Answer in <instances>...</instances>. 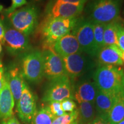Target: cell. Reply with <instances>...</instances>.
<instances>
[{
    "mask_svg": "<svg viewBox=\"0 0 124 124\" xmlns=\"http://www.w3.org/2000/svg\"><path fill=\"white\" fill-rule=\"evenodd\" d=\"M78 18H63L46 17L39 26L44 49L52 48L60 38L70 33Z\"/></svg>",
    "mask_w": 124,
    "mask_h": 124,
    "instance_id": "cell-1",
    "label": "cell"
},
{
    "mask_svg": "<svg viewBox=\"0 0 124 124\" xmlns=\"http://www.w3.org/2000/svg\"><path fill=\"white\" fill-rule=\"evenodd\" d=\"M124 74L120 66H100L93 74V80L100 90L116 95L124 89Z\"/></svg>",
    "mask_w": 124,
    "mask_h": 124,
    "instance_id": "cell-2",
    "label": "cell"
},
{
    "mask_svg": "<svg viewBox=\"0 0 124 124\" xmlns=\"http://www.w3.org/2000/svg\"><path fill=\"white\" fill-rule=\"evenodd\" d=\"M121 0H90L86 8L88 20L93 24H108L118 18Z\"/></svg>",
    "mask_w": 124,
    "mask_h": 124,
    "instance_id": "cell-3",
    "label": "cell"
},
{
    "mask_svg": "<svg viewBox=\"0 0 124 124\" xmlns=\"http://www.w3.org/2000/svg\"><path fill=\"white\" fill-rule=\"evenodd\" d=\"M13 28L28 36L38 25V11L33 5L26 6L8 15Z\"/></svg>",
    "mask_w": 124,
    "mask_h": 124,
    "instance_id": "cell-4",
    "label": "cell"
},
{
    "mask_svg": "<svg viewBox=\"0 0 124 124\" xmlns=\"http://www.w3.org/2000/svg\"><path fill=\"white\" fill-rule=\"evenodd\" d=\"M21 71L24 78L33 83H39L44 76L42 52L32 51L25 53L21 60Z\"/></svg>",
    "mask_w": 124,
    "mask_h": 124,
    "instance_id": "cell-5",
    "label": "cell"
},
{
    "mask_svg": "<svg viewBox=\"0 0 124 124\" xmlns=\"http://www.w3.org/2000/svg\"><path fill=\"white\" fill-rule=\"evenodd\" d=\"M66 99L74 100V87L66 75L51 80L42 100L46 102H60Z\"/></svg>",
    "mask_w": 124,
    "mask_h": 124,
    "instance_id": "cell-6",
    "label": "cell"
},
{
    "mask_svg": "<svg viewBox=\"0 0 124 124\" xmlns=\"http://www.w3.org/2000/svg\"><path fill=\"white\" fill-rule=\"evenodd\" d=\"M87 55L80 52L61 57L66 75L70 79H76L94 67V62Z\"/></svg>",
    "mask_w": 124,
    "mask_h": 124,
    "instance_id": "cell-7",
    "label": "cell"
},
{
    "mask_svg": "<svg viewBox=\"0 0 124 124\" xmlns=\"http://www.w3.org/2000/svg\"><path fill=\"white\" fill-rule=\"evenodd\" d=\"M80 45L82 51L91 57L95 56L94 50V24L86 18H78L71 31Z\"/></svg>",
    "mask_w": 124,
    "mask_h": 124,
    "instance_id": "cell-8",
    "label": "cell"
},
{
    "mask_svg": "<svg viewBox=\"0 0 124 124\" xmlns=\"http://www.w3.org/2000/svg\"><path fill=\"white\" fill-rule=\"evenodd\" d=\"M85 5L50 0L46 7V17L50 18H77L84 9Z\"/></svg>",
    "mask_w": 124,
    "mask_h": 124,
    "instance_id": "cell-9",
    "label": "cell"
},
{
    "mask_svg": "<svg viewBox=\"0 0 124 124\" xmlns=\"http://www.w3.org/2000/svg\"><path fill=\"white\" fill-rule=\"evenodd\" d=\"M17 105L18 117L25 124L32 122L37 112L36 99L33 93L25 82L21 97Z\"/></svg>",
    "mask_w": 124,
    "mask_h": 124,
    "instance_id": "cell-10",
    "label": "cell"
},
{
    "mask_svg": "<svg viewBox=\"0 0 124 124\" xmlns=\"http://www.w3.org/2000/svg\"><path fill=\"white\" fill-rule=\"evenodd\" d=\"M44 64V76L49 80L66 75L63 60L52 48L42 52Z\"/></svg>",
    "mask_w": 124,
    "mask_h": 124,
    "instance_id": "cell-11",
    "label": "cell"
},
{
    "mask_svg": "<svg viewBox=\"0 0 124 124\" xmlns=\"http://www.w3.org/2000/svg\"><path fill=\"white\" fill-rule=\"evenodd\" d=\"M4 45L9 53L13 55L25 53L30 47L27 36L14 28L5 29Z\"/></svg>",
    "mask_w": 124,
    "mask_h": 124,
    "instance_id": "cell-12",
    "label": "cell"
},
{
    "mask_svg": "<svg viewBox=\"0 0 124 124\" xmlns=\"http://www.w3.org/2000/svg\"><path fill=\"white\" fill-rule=\"evenodd\" d=\"M52 48L60 57L83 52L77 38L71 32L56 41Z\"/></svg>",
    "mask_w": 124,
    "mask_h": 124,
    "instance_id": "cell-13",
    "label": "cell"
},
{
    "mask_svg": "<svg viewBox=\"0 0 124 124\" xmlns=\"http://www.w3.org/2000/svg\"><path fill=\"white\" fill-rule=\"evenodd\" d=\"M98 89L94 80H81L74 87V100L77 101L78 103L82 101L94 103Z\"/></svg>",
    "mask_w": 124,
    "mask_h": 124,
    "instance_id": "cell-14",
    "label": "cell"
},
{
    "mask_svg": "<svg viewBox=\"0 0 124 124\" xmlns=\"http://www.w3.org/2000/svg\"><path fill=\"white\" fill-rule=\"evenodd\" d=\"M5 78L15 103H17L21 97L25 82L21 70L16 66L12 67L5 72Z\"/></svg>",
    "mask_w": 124,
    "mask_h": 124,
    "instance_id": "cell-15",
    "label": "cell"
},
{
    "mask_svg": "<svg viewBox=\"0 0 124 124\" xmlns=\"http://www.w3.org/2000/svg\"><path fill=\"white\" fill-rule=\"evenodd\" d=\"M116 95L108 94L98 89L94 105L97 116L108 120V115L115 100Z\"/></svg>",
    "mask_w": 124,
    "mask_h": 124,
    "instance_id": "cell-16",
    "label": "cell"
},
{
    "mask_svg": "<svg viewBox=\"0 0 124 124\" xmlns=\"http://www.w3.org/2000/svg\"><path fill=\"white\" fill-rule=\"evenodd\" d=\"M15 104L13 95L6 79L0 92V119L5 120L13 116Z\"/></svg>",
    "mask_w": 124,
    "mask_h": 124,
    "instance_id": "cell-17",
    "label": "cell"
},
{
    "mask_svg": "<svg viewBox=\"0 0 124 124\" xmlns=\"http://www.w3.org/2000/svg\"><path fill=\"white\" fill-rule=\"evenodd\" d=\"M98 61L101 66L111 65L121 66L124 63L116 49V46H105L97 55Z\"/></svg>",
    "mask_w": 124,
    "mask_h": 124,
    "instance_id": "cell-18",
    "label": "cell"
},
{
    "mask_svg": "<svg viewBox=\"0 0 124 124\" xmlns=\"http://www.w3.org/2000/svg\"><path fill=\"white\" fill-rule=\"evenodd\" d=\"M124 119V89L116 94L108 117L110 124H117Z\"/></svg>",
    "mask_w": 124,
    "mask_h": 124,
    "instance_id": "cell-19",
    "label": "cell"
},
{
    "mask_svg": "<svg viewBox=\"0 0 124 124\" xmlns=\"http://www.w3.org/2000/svg\"><path fill=\"white\" fill-rule=\"evenodd\" d=\"M78 103V124H91L97 117L94 103L82 101Z\"/></svg>",
    "mask_w": 124,
    "mask_h": 124,
    "instance_id": "cell-20",
    "label": "cell"
},
{
    "mask_svg": "<svg viewBox=\"0 0 124 124\" xmlns=\"http://www.w3.org/2000/svg\"><path fill=\"white\" fill-rule=\"evenodd\" d=\"M120 24L117 20L105 24L103 34L105 46H117V32Z\"/></svg>",
    "mask_w": 124,
    "mask_h": 124,
    "instance_id": "cell-21",
    "label": "cell"
},
{
    "mask_svg": "<svg viewBox=\"0 0 124 124\" xmlns=\"http://www.w3.org/2000/svg\"><path fill=\"white\" fill-rule=\"evenodd\" d=\"M55 117L49 110L48 106L42 107L37 111L31 123L32 124H52Z\"/></svg>",
    "mask_w": 124,
    "mask_h": 124,
    "instance_id": "cell-22",
    "label": "cell"
},
{
    "mask_svg": "<svg viewBox=\"0 0 124 124\" xmlns=\"http://www.w3.org/2000/svg\"><path fill=\"white\" fill-rule=\"evenodd\" d=\"M106 24L94 23V50L95 56L102 48L104 47V29Z\"/></svg>",
    "mask_w": 124,
    "mask_h": 124,
    "instance_id": "cell-23",
    "label": "cell"
},
{
    "mask_svg": "<svg viewBox=\"0 0 124 124\" xmlns=\"http://www.w3.org/2000/svg\"><path fill=\"white\" fill-rule=\"evenodd\" d=\"M78 116L77 108L71 113H66L64 115L55 118L52 124H70L76 120Z\"/></svg>",
    "mask_w": 124,
    "mask_h": 124,
    "instance_id": "cell-24",
    "label": "cell"
},
{
    "mask_svg": "<svg viewBox=\"0 0 124 124\" xmlns=\"http://www.w3.org/2000/svg\"><path fill=\"white\" fill-rule=\"evenodd\" d=\"M51 113L55 116V118L62 116L66 113L62 109L60 102H51L48 105Z\"/></svg>",
    "mask_w": 124,
    "mask_h": 124,
    "instance_id": "cell-25",
    "label": "cell"
},
{
    "mask_svg": "<svg viewBox=\"0 0 124 124\" xmlns=\"http://www.w3.org/2000/svg\"><path fill=\"white\" fill-rule=\"evenodd\" d=\"M62 109L64 112L71 113L75 110L77 108V104L74 100L72 99H66L61 102Z\"/></svg>",
    "mask_w": 124,
    "mask_h": 124,
    "instance_id": "cell-26",
    "label": "cell"
},
{
    "mask_svg": "<svg viewBox=\"0 0 124 124\" xmlns=\"http://www.w3.org/2000/svg\"><path fill=\"white\" fill-rule=\"evenodd\" d=\"M27 4V0H12V4L10 7L5 9V13L9 15L16 10V9Z\"/></svg>",
    "mask_w": 124,
    "mask_h": 124,
    "instance_id": "cell-27",
    "label": "cell"
},
{
    "mask_svg": "<svg viewBox=\"0 0 124 124\" xmlns=\"http://www.w3.org/2000/svg\"><path fill=\"white\" fill-rule=\"evenodd\" d=\"M117 46L118 48L124 51V26L120 24L117 32Z\"/></svg>",
    "mask_w": 124,
    "mask_h": 124,
    "instance_id": "cell-28",
    "label": "cell"
},
{
    "mask_svg": "<svg viewBox=\"0 0 124 124\" xmlns=\"http://www.w3.org/2000/svg\"><path fill=\"white\" fill-rule=\"evenodd\" d=\"M5 80V72L4 71V68L2 62L0 60V92L4 87Z\"/></svg>",
    "mask_w": 124,
    "mask_h": 124,
    "instance_id": "cell-29",
    "label": "cell"
},
{
    "mask_svg": "<svg viewBox=\"0 0 124 124\" xmlns=\"http://www.w3.org/2000/svg\"><path fill=\"white\" fill-rule=\"evenodd\" d=\"M5 32V29L2 20L0 19V43L2 45L4 44Z\"/></svg>",
    "mask_w": 124,
    "mask_h": 124,
    "instance_id": "cell-30",
    "label": "cell"
},
{
    "mask_svg": "<svg viewBox=\"0 0 124 124\" xmlns=\"http://www.w3.org/2000/svg\"><path fill=\"white\" fill-rule=\"evenodd\" d=\"M91 124H110L108 120L97 116Z\"/></svg>",
    "mask_w": 124,
    "mask_h": 124,
    "instance_id": "cell-31",
    "label": "cell"
},
{
    "mask_svg": "<svg viewBox=\"0 0 124 124\" xmlns=\"http://www.w3.org/2000/svg\"><path fill=\"white\" fill-rule=\"evenodd\" d=\"M1 124H20L17 119L15 116H12L10 118L6 119L3 121Z\"/></svg>",
    "mask_w": 124,
    "mask_h": 124,
    "instance_id": "cell-32",
    "label": "cell"
},
{
    "mask_svg": "<svg viewBox=\"0 0 124 124\" xmlns=\"http://www.w3.org/2000/svg\"><path fill=\"white\" fill-rule=\"evenodd\" d=\"M60 1H63L65 2L71 3V4L85 5L89 0H60Z\"/></svg>",
    "mask_w": 124,
    "mask_h": 124,
    "instance_id": "cell-33",
    "label": "cell"
},
{
    "mask_svg": "<svg viewBox=\"0 0 124 124\" xmlns=\"http://www.w3.org/2000/svg\"><path fill=\"white\" fill-rule=\"evenodd\" d=\"M116 49L119 55H120L121 59L122 62H123L124 64V51L121 50L120 48H118V46H116Z\"/></svg>",
    "mask_w": 124,
    "mask_h": 124,
    "instance_id": "cell-34",
    "label": "cell"
},
{
    "mask_svg": "<svg viewBox=\"0 0 124 124\" xmlns=\"http://www.w3.org/2000/svg\"><path fill=\"white\" fill-rule=\"evenodd\" d=\"M70 124H78V120L77 119L76 120L74 121H73L72 122H71V123Z\"/></svg>",
    "mask_w": 124,
    "mask_h": 124,
    "instance_id": "cell-35",
    "label": "cell"
},
{
    "mask_svg": "<svg viewBox=\"0 0 124 124\" xmlns=\"http://www.w3.org/2000/svg\"><path fill=\"white\" fill-rule=\"evenodd\" d=\"M2 44L0 43V54H1V52H2Z\"/></svg>",
    "mask_w": 124,
    "mask_h": 124,
    "instance_id": "cell-36",
    "label": "cell"
},
{
    "mask_svg": "<svg viewBox=\"0 0 124 124\" xmlns=\"http://www.w3.org/2000/svg\"><path fill=\"white\" fill-rule=\"evenodd\" d=\"M30 1H32L33 2H39V1H41V0H30Z\"/></svg>",
    "mask_w": 124,
    "mask_h": 124,
    "instance_id": "cell-37",
    "label": "cell"
},
{
    "mask_svg": "<svg viewBox=\"0 0 124 124\" xmlns=\"http://www.w3.org/2000/svg\"><path fill=\"white\" fill-rule=\"evenodd\" d=\"M117 124H124V119L122 121H121L120 122H118Z\"/></svg>",
    "mask_w": 124,
    "mask_h": 124,
    "instance_id": "cell-38",
    "label": "cell"
},
{
    "mask_svg": "<svg viewBox=\"0 0 124 124\" xmlns=\"http://www.w3.org/2000/svg\"><path fill=\"white\" fill-rule=\"evenodd\" d=\"M3 9H4V8H3L2 5H1L0 4V12H2Z\"/></svg>",
    "mask_w": 124,
    "mask_h": 124,
    "instance_id": "cell-39",
    "label": "cell"
},
{
    "mask_svg": "<svg viewBox=\"0 0 124 124\" xmlns=\"http://www.w3.org/2000/svg\"></svg>",
    "mask_w": 124,
    "mask_h": 124,
    "instance_id": "cell-40",
    "label": "cell"
}]
</instances>
